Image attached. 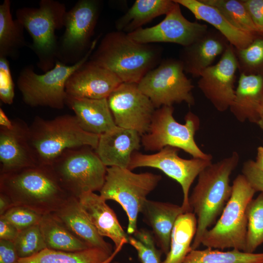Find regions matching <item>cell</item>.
I'll list each match as a JSON object with an SVG mask.
<instances>
[{"mask_svg": "<svg viewBox=\"0 0 263 263\" xmlns=\"http://www.w3.org/2000/svg\"><path fill=\"white\" fill-rule=\"evenodd\" d=\"M240 156L237 151L204 169L190 196L189 205L197 218V230L191 244L192 249L201 244L205 233L220 216L232 191L230 176L237 167Z\"/></svg>", "mask_w": 263, "mask_h": 263, "instance_id": "6da1fadb", "label": "cell"}, {"mask_svg": "<svg viewBox=\"0 0 263 263\" xmlns=\"http://www.w3.org/2000/svg\"><path fill=\"white\" fill-rule=\"evenodd\" d=\"M162 49L138 42L121 31L107 33L89 60L109 70L122 82L138 83L159 63Z\"/></svg>", "mask_w": 263, "mask_h": 263, "instance_id": "7a4b0ae2", "label": "cell"}, {"mask_svg": "<svg viewBox=\"0 0 263 263\" xmlns=\"http://www.w3.org/2000/svg\"><path fill=\"white\" fill-rule=\"evenodd\" d=\"M0 192L14 206L41 215L55 212L72 197L61 187L51 166L41 165L0 174Z\"/></svg>", "mask_w": 263, "mask_h": 263, "instance_id": "3957f363", "label": "cell"}, {"mask_svg": "<svg viewBox=\"0 0 263 263\" xmlns=\"http://www.w3.org/2000/svg\"><path fill=\"white\" fill-rule=\"evenodd\" d=\"M29 139L38 165L50 166L68 149L94 150L99 136L83 130L75 115L64 114L51 120L36 116L29 126Z\"/></svg>", "mask_w": 263, "mask_h": 263, "instance_id": "277c9868", "label": "cell"}, {"mask_svg": "<svg viewBox=\"0 0 263 263\" xmlns=\"http://www.w3.org/2000/svg\"><path fill=\"white\" fill-rule=\"evenodd\" d=\"M66 12L64 3L55 0H41L37 8L16 11V19L32 38L30 48L38 58L37 66L44 73L55 66L58 44L55 33L64 27Z\"/></svg>", "mask_w": 263, "mask_h": 263, "instance_id": "5b68a950", "label": "cell"}, {"mask_svg": "<svg viewBox=\"0 0 263 263\" xmlns=\"http://www.w3.org/2000/svg\"><path fill=\"white\" fill-rule=\"evenodd\" d=\"M231 196L219 219L204 234L201 244L219 250L244 251L247 232L246 207L256 192L242 174L234 180Z\"/></svg>", "mask_w": 263, "mask_h": 263, "instance_id": "8992f818", "label": "cell"}, {"mask_svg": "<svg viewBox=\"0 0 263 263\" xmlns=\"http://www.w3.org/2000/svg\"><path fill=\"white\" fill-rule=\"evenodd\" d=\"M98 38L93 40L86 55L74 64L68 65L56 60L53 68L41 75L36 73L32 65L22 68L18 77L17 85L23 102L33 107L63 108L67 97L66 81L71 74L89 59Z\"/></svg>", "mask_w": 263, "mask_h": 263, "instance_id": "52a82bcc", "label": "cell"}, {"mask_svg": "<svg viewBox=\"0 0 263 263\" xmlns=\"http://www.w3.org/2000/svg\"><path fill=\"white\" fill-rule=\"evenodd\" d=\"M161 179V175L151 172L136 173L128 169L107 167L99 195L106 201L116 202L124 210L128 219L129 235L137 230V219L143 206Z\"/></svg>", "mask_w": 263, "mask_h": 263, "instance_id": "ba28073f", "label": "cell"}, {"mask_svg": "<svg viewBox=\"0 0 263 263\" xmlns=\"http://www.w3.org/2000/svg\"><path fill=\"white\" fill-rule=\"evenodd\" d=\"M61 187L72 197L100 191L107 167L88 146L68 149L50 165Z\"/></svg>", "mask_w": 263, "mask_h": 263, "instance_id": "9c48e42d", "label": "cell"}, {"mask_svg": "<svg viewBox=\"0 0 263 263\" xmlns=\"http://www.w3.org/2000/svg\"><path fill=\"white\" fill-rule=\"evenodd\" d=\"M172 106L156 109L148 131L141 136V145L148 151L160 150L170 146L182 150L192 158L212 159L211 154L202 151L195 140V134L200 126L198 117L191 112L185 116V124L174 118Z\"/></svg>", "mask_w": 263, "mask_h": 263, "instance_id": "30bf717a", "label": "cell"}, {"mask_svg": "<svg viewBox=\"0 0 263 263\" xmlns=\"http://www.w3.org/2000/svg\"><path fill=\"white\" fill-rule=\"evenodd\" d=\"M101 2L79 0L64 20L65 30L58 40L56 60L73 65L79 61L92 46V38L99 16Z\"/></svg>", "mask_w": 263, "mask_h": 263, "instance_id": "8fae6325", "label": "cell"}, {"mask_svg": "<svg viewBox=\"0 0 263 263\" xmlns=\"http://www.w3.org/2000/svg\"><path fill=\"white\" fill-rule=\"evenodd\" d=\"M139 90L152 102L156 109L185 102L195 104L191 80L185 75L180 59H168L148 72L137 83Z\"/></svg>", "mask_w": 263, "mask_h": 263, "instance_id": "7c38bea8", "label": "cell"}, {"mask_svg": "<svg viewBox=\"0 0 263 263\" xmlns=\"http://www.w3.org/2000/svg\"><path fill=\"white\" fill-rule=\"evenodd\" d=\"M179 150L167 146L153 154L135 151L132 156L128 169L150 167L160 170L180 184L183 195L181 206L185 212H192L188 201L190 188L201 172L212 163V159H184L178 155Z\"/></svg>", "mask_w": 263, "mask_h": 263, "instance_id": "4fadbf2b", "label": "cell"}, {"mask_svg": "<svg viewBox=\"0 0 263 263\" xmlns=\"http://www.w3.org/2000/svg\"><path fill=\"white\" fill-rule=\"evenodd\" d=\"M115 125L141 136L149 130L156 109L137 83L120 84L107 98Z\"/></svg>", "mask_w": 263, "mask_h": 263, "instance_id": "5bb4252c", "label": "cell"}, {"mask_svg": "<svg viewBox=\"0 0 263 263\" xmlns=\"http://www.w3.org/2000/svg\"><path fill=\"white\" fill-rule=\"evenodd\" d=\"M208 29L206 24L187 19L181 12L180 5L175 2L158 24L150 27H142L128 34L132 39L141 43H173L184 47L197 40Z\"/></svg>", "mask_w": 263, "mask_h": 263, "instance_id": "9a60e30c", "label": "cell"}, {"mask_svg": "<svg viewBox=\"0 0 263 263\" xmlns=\"http://www.w3.org/2000/svg\"><path fill=\"white\" fill-rule=\"evenodd\" d=\"M237 70L234 47L229 44L219 61L206 69L199 77L198 88L219 112L226 111L233 102Z\"/></svg>", "mask_w": 263, "mask_h": 263, "instance_id": "2e32d148", "label": "cell"}, {"mask_svg": "<svg viewBox=\"0 0 263 263\" xmlns=\"http://www.w3.org/2000/svg\"><path fill=\"white\" fill-rule=\"evenodd\" d=\"M122 83L112 72L88 59L69 76L65 91L74 97L107 98Z\"/></svg>", "mask_w": 263, "mask_h": 263, "instance_id": "e0dca14e", "label": "cell"}, {"mask_svg": "<svg viewBox=\"0 0 263 263\" xmlns=\"http://www.w3.org/2000/svg\"><path fill=\"white\" fill-rule=\"evenodd\" d=\"M13 127H0V174L38 165L29 139V126L19 118Z\"/></svg>", "mask_w": 263, "mask_h": 263, "instance_id": "ac0fdd59", "label": "cell"}, {"mask_svg": "<svg viewBox=\"0 0 263 263\" xmlns=\"http://www.w3.org/2000/svg\"><path fill=\"white\" fill-rule=\"evenodd\" d=\"M141 145V135L138 132L116 126L99 136L94 151L107 167L128 169L132 154Z\"/></svg>", "mask_w": 263, "mask_h": 263, "instance_id": "d6986e66", "label": "cell"}, {"mask_svg": "<svg viewBox=\"0 0 263 263\" xmlns=\"http://www.w3.org/2000/svg\"><path fill=\"white\" fill-rule=\"evenodd\" d=\"M229 44L217 30L208 29L203 36L182 50L180 60L185 72L193 77H200L202 73L212 65L216 58L222 56Z\"/></svg>", "mask_w": 263, "mask_h": 263, "instance_id": "ffe728a7", "label": "cell"}, {"mask_svg": "<svg viewBox=\"0 0 263 263\" xmlns=\"http://www.w3.org/2000/svg\"><path fill=\"white\" fill-rule=\"evenodd\" d=\"M80 205L91 222L102 237H107L114 244L115 253L128 243L129 235L119 222L116 214L106 201L94 192L82 194L78 198Z\"/></svg>", "mask_w": 263, "mask_h": 263, "instance_id": "44dd1931", "label": "cell"}, {"mask_svg": "<svg viewBox=\"0 0 263 263\" xmlns=\"http://www.w3.org/2000/svg\"><path fill=\"white\" fill-rule=\"evenodd\" d=\"M65 105L73 111L79 126L87 132L99 136L117 126L107 98L89 99L67 95Z\"/></svg>", "mask_w": 263, "mask_h": 263, "instance_id": "7402d4cb", "label": "cell"}, {"mask_svg": "<svg viewBox=\"0 0 263 263\" xmlns=\"http://www.w3.org/2000/svg\"><path fill=\"white\" fill-rule=\"evenodd\" d=\"M52 213L75 237L91 247L100 248L111 254L114 253L112 245L98 233L77 198L70 197Z\"/></svg>", "mask_w": 263, "mask_h": 263, "instance_id": "603a6c76", "label": "cell"}, {"mask_svg": "<svg viewBox=\"0 0 263 263\" xmlns=\"http://www.w3.org/2000/svg\"><path fill=\"white\" fill-rule=\"evenodd\" d=\"M263 103V75L240 74L235 96L229 107L240 122L258 124Z\"/></svg>", "mask_w": 263, "mask_h": 263, "instance_id": "cb8c5ba5", "label": "cell"}, {"mask_svg": "<svg viewBox=\"0 0 263 263\" xmlns=\"http://www.w3.org/2000/svg\"><path fill=\"white\" fill-rule=\"evenodd\" d=\"M141 213L151 228L154 238L160 250L167 255L170 248L173 227L178 217L185 213L184 209L181 206L147 199Z\"/></svg>", "mask_w": 263, "mask_h": 263, "instance_id": "d4e9b609", "label": "cell"}, {"mask_svg": "<svg viewBox=\"0 0 263 263\" xmlns=\"http://www.w3.org/2000/svg\"><path fill=\"white\" fill-rule=\"evenodd\" d=\"M173 0L189 10L197 20L204 21L213 26L235 49L246 47L260 35L234 27L217 9L200 0Z\"/></svg>", "mask_w": 263, "mask_h": 263, "instance_id": "484cf974", "label": "cell"}, {"mask_svg": "<svg viewBox=\"0 0 263 263\" xmlns=\"http://www.w3.org/2000/svg\"><path fill=\"white\" fill-rule=\"evenodd\" d=\"M175 2L170 0H137L115 22L116 31L132 33L161 15H166Z\"/></svg>", "mask_w": 263, "mask_h": 263, "instance_id": "4316f807", "label": "cell"}, {"mask_svg": "<svg viewBox=\"0 0 263 263\" xmlns=\"http://www.w3.org/2000/svg\"><path fill=\"white\" fill-rule=\"evenodd\" d=\"M10 0L0 5V57L16 59L21 49L27 45L23 26L12 18Z\"/></svg>", "mask_w": 263, "mask_h": 263, "instance_id": "83f0119b", "label": "cell"}, {"mask_svg": "<svg viewBox=\"0 0 263 263\" xmlns=\"http://www.w3.org/2000/svg\"><path fill=\"white\" fill-rule=\"evenodd\" d=\"M116 254L96 247L74 252L46 248L31 257L19 259L18 263H110Z\"/></svg>", "mask_w": 263, "mask_h": 263, "instance_id": "f1b7e54d", "label": "cell"}, {"mask_svg": "<svg viewBox=\"0 0 263 263\" xmlns=\"http://www.w3.org/2000/svg\"><path fill=\"white\" fill-rule=\"evenodd\" d=\"M197 218L192 212L181 214L173 227L170 248L162 263H182L192 250L191 244L197 230Z\"/></svg>", "mask_w": 263, "mask_h": 263, "instance_id": "f546056e", "label": "cell"}, {"mask_svg": "<svg viewBox=\"0 0 263 263\" xmlns=\"http://www.w3.org/2000/svg\"><path fill=\"white\" fill-rule=\"evenodd\" d=\"M39 225L47 248L74 252L91 247L75 237L52 213L42 215Z\"/></svg>", "mask_w": 263, "mask_h": 263, "instance_id": "4dcf8cb0", "label": "cell"}, {"mask_svg": "<svg viewBox=\"0 0 263 263\" xmlns=\"http://www.w3.org/2000/svg\"><path fill=\"white\" fill-rule=\"evenodd\" d=\"M263 253H246L237 249L223 251L209 247L192 249L182 263H262Z\"/></svg>", "mask_w": 263, "mask_h": 263, "instance_id": "1f68e13d", "label": "cell"}, {"mask_svg": "<svg viewBox=\"0 0 263 263\" xmlns=\"http://www.w3.org/2000/svg\"><path fill=\"white\" fill-rule=\"evenodd\" d=\"M217 9L234 27L261 35L242 0H200Z\"/></svg>", "mask_w": 263, "mask_h": 263, "instance_id": "d6a6232c", "label": "cell"}, {"mask_svg": "<svg viewBox=\"0 0 263 263\" xmlns=\"http://www.w3.org/2000/svg\"><path fill=\"white\" fill-rule=\"evenodd\" d=\"M247 232L244 252L252 253L263 243V192L248 204Z\"/></svg>", "mask_w": 263, "mask_h": 263, "instance_id": "836d02e7", "label": "cell"}, {"mask_svg": "<svg viewBox=\"0 0 263 263\" xmlns=\"http://www.w3.org/2000/svg\"><path fill=\"white\" fill-rule=\"evenodd\" d=\"M234 50L240 74L263 75V36L258 35L246 47Z\"/></svg>", "mask_w": 263, "mask_h": 263, "instance_id": "e575fe53", "label": "cell"}, {"mask_svg": "<svg viewBox=\"0 0 263 263\" xmlns=\"http://www.w3.org/2000/svg\"><path fill=\"white\" fill-rule=\"evenodd\" d=\"M13 242L19 259L31 257L47 248L39 224L20 231Z\"/></svg>", "mask_w": 263, "mask_h": 263, "instance_id": "d590c367", "label": "cell"}, {"mask_svg": "<svg viewBox=\"0 0 263 263\" xmlns=\"http://www.w3.org/2000/svg\"><path fill=\"white\" fill-rule=\"evenodd\" d=\"M128 243L136 250L142 263H162L161 256L163 253L157 248L155 240L149 231L137 229L129 235Z\"/></svg>", "mask_w": 263, "mask_h": 263, "instance_id": "8d00e7d4", "label": "cell"}, {"mask_svg": "<svg viewBox=\"0 0 263 263\" xmlns=\"http://www.w3.org/2000/svg\"><path fill=\"white\" fill-rule=\"evenodd\" d=\"M42 215L27 207L14 206L3 215L19 231L39 223Z\"/></svg>", "mask_w": 263, "mask_h": 263, "instance_id": "74e56055", "label": "cell"}, {"mask_svg": "<svg viewBox=\"0 0 263 263\" xmlns=\"http://www.w3.org/2000/svg\"><path fill=\"white\" fill-rule=\"evenodd\" d=\"M14 83L7 58L0 57V99L5 104L13 103L15 97Z\"/></svg>", "mask_w": 263, "mask_h": 263, "instance_id": "f35d334b", "label": "cell"}, {"mask_svg": "<svg viewBox=\"0 0 263 263\" xmlns=\"http://www.w3.org/2000/svg\"><path fill=\"white\" fill-rule=\"evenodd\" d=\"M242 172L256 192H263V172L257 167L254 161L245 162Z\"/></svg>", "mask_w": 263, "mask_h": 263, "instance_id": "ab89813d", "label": "cell"}, {"mask_svg": "<svg viewBox=\"0 0 263 263\" xmlns=\"http://www.w3.org/2000/svg\"><path fill=\"white\" fill-rule=\"evenodd\" d=\"M254 24L263 36V0H242Z\"/></svg>", "mask_w": 263, "mask_h": 263, "instance_id": "60d3db41", "label": "cell"}, {"mask_svg": "<svg viewBox=\"0 0 263 263\" xmlns=\"http://www.w3.org/2000/svg\"><path fill=\"white\" fill-rule=\"evenodd\" d=\"M19 259L14 242L0 240V263H18Z\"/></svg>", "mask_w": 263, "mask_h": 263, "instance_id": "b9f144b4", "label": "cell"}, {"mask_svg": "<svg viewBox=\"0 0 263 263\" xmlns=\"http://www.w3.org/2000/svg\"><path fill=\"white\" fill-rule=\"evenodd\" d=\"M19 232L14 225L0 216V240L14 242Z\"/></svg>", "mask_w": 263, "mask_h": 263, "instance_id": "7bdbcfd3", "label": "cell"}, {"mask_svg": "<svg viewBox=\"0 0 263 263\" xmlns=\"http://www.w3.org/2000/svg\"><path fill=\"white\" fill-rule=\"evenodd\" d=\"M14 206L10 198L7 195L0 192V216L3 215Z\"/></svg>", "mask_w": 263, "mask_h": 263, "instance_id": "ee69618b", "label": "cell"}, {"mask_svg": "<svg viewBox=\"0 0 263 263\" xmlns=\"http://www.w3.org/2000/svg\"><path fill=\"white\" fill-rule=\"evenodd\" d=\"M12 120H10L4 111L1 108H0V127L11 129L13 127Z\"/></svg>", "mask_w": 263, "mask_h": 263, "instance_id": "f6af8a7d", "label": "cell"}, {"mask_svg": "<svg viewBox=\"0 0 263 263\" xmlns=\"http://www.w3.org/2000/svg\"><path fill=\"white\" fill-rule=\"evenodd\" d=\"M254 161L257 167L263 172V146L257 148L256 160Z\"/></svg>", "mask_w": 263, "mask_h": 263, "instance_id": "bcb514c9", "label": "cell"}, {"mask_svg": "<svg viewBox=\"0 0 263 263\" xmlns=\"http://www.w3.org/2000/svg\"><path fill=\"white\" fill-rule=\"evenodd\" d=\"M257 124L263 131V103L260 112V119Z\"/></svg>", "mask_w": 263, "mask_h": 263, "instance_id": "7dc6e473", "label": "cell"}, {"mask_svg": "<svg viewBox=\"0 0 263 263\" xmlns=\"http://www.w3.org/2000/svg\"><path fill=\"white\" fill-rule=\"evenodd\" d=\"M110 263H121L118 261H112V262H111Z\"/></svg>", "mask_w": 263, "mask_h": 263, "instance_id": "c3c4849f", "label": "cell"}, {"mask_svg": "<svg viewBox=\"0 0 263 263\" xmlns=\"http://www.w3.org/2000/svg\"></svg>", "mask_w": 263, "mask_h": 263, "instance_id": "681fc988", "label": "cell"}]
</instances>
